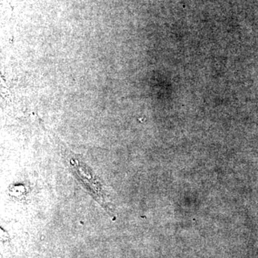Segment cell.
Listing matches in <instances>:
<instances>
[{
	"label": "cell",
	"instance_id": "1",
	"mask_svg": "<svg viewBox=\"0 0 258 258\" xmlns=\"http://www.w3.org/2000/svg\"><path fill=\"white\" fill-rule=\"evenodd\" d=\"M64 161L97 203L101 205L102 208L108 212V213H112L113 211L108 205L106 191L103 189L101 181L90 167L81 160L73 157H67V159L66 158Z\"/></svg>",
	"mask_w": 258,
	"mask_h": 258
}]
</instances>
